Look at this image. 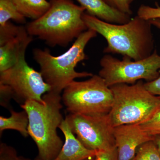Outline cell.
Wrapping results in <instances>:
<instances>
[{"instance_id": "6da1fadb", "label": "cell", "mask_w": 160, "mask_h": 160, "mask_svg": "<svg viewBox=\"0 0 160 160\" xmlns=\"http://www.w3.org/2000/svg\"><path fill=\"white\" fill-rule=\"evenodd\" d=\"M83 19L88 29L105 38L107 46L104 52L106 54L122 55L137 61L148 57L154 51L152 25L149 20L137 15L126 24H112L86 12Z\"/></svg>"}, {"instance_id": "7a4b0ae2", "label": "cell", "mask_w": 160, "mask_h": 160, "mask_svg": "<svg viewBox=\"0 0 160 160\" xmlns=\"http://www.w3.org/2000/svg\"><path fill=\"white\" fill-rule=\"evenodd\" d=\"M42 98L44 104L29 100L20 107L28 113V133L38 149L36 158L54 160L64 144L57 133V129L64 119L61 112L62 96L50 91Z\"/></svg>"}, {"instance_id": "3957f363", "label": "cell", "mask_w": 160, "mask_h": 160, "mask_svg": "<svg viewBox=\"0 0 160 160\" xmlns=\"http://www.w3.org/2000/svg\"><path fill=\"white\" fill-rule=\"evenodd\" d=\"M48 10L26 28L32 36L50 47H65L88 29L83 19L86 11L71 0H51Z\"/></svg>"}, {"instance_id": "277c9868", "label": "cell", "mask_w": 160, "mask_h": 160, "mask_svg": "<svg viewBox=\"0 0 160 160\" xmlns=\"http://www.w3.org/2000/svg\"><path fill=\"white\" fill-rule=\"evenodd\" d=\"M97 35L96 32L88 29L80 35L67 51L58 56L52 55L48 49H33V58L39 65L40 72L50 86V91L61 94L75 79L93 75L87 72L76 71L75 68L79 63L87 58L85 48Z\"/></svg>"}, {"instance_id": "5b68a950", "label": "cell", "mask_w": 160, "mask_h": 160, "mask_svg": "<svg viewBox=\"0 0 160 160\" xmlns=\"http://www.w3.org/2000/svg\"><path fill=\"white\" fill-rule=\"evenodd\" d=\"M142 80L132 84L110 86L113 102L108 115L113 127L125 124H141L160 109V99L146 89Z\"/></svg>"}, {"instance_id": "8992f818", "label": "cell", "mask_w": 160, "mask_h": 160, "mask_svg": "<svg viewBox=\"0 0 160 160\" xmlns=\"http://www.w3.org/2000/svg\"><path fill=\"white\" fill-rule=\"evenodd\" d=\"M62 102L69 113L108 114L113 102L110 87L98 74L73 81L63 90Z\"/></svg>"}, {"instance_id": "52a82bcc", "label": "cell", "mask_w": 160, "mask_h": 160, "mask_svg": "<svg viewBox=\"0 0 160 160\" xmlns=\"http://www.w3.org/2000/svg\"><path fill=\"white\" fill-rule=\"evenodd\" d=\"M100 75L107 86L134 84L140 80L151 82L160 75V55L156 49L148 57L133 60L127 57L120 60L106 54L100 62Z\"/></svg>"}, {"instance_id": "ba28073f", "label": "cell", "mask_w": 160, "mask_h": 160, "mask_svg": "<svg viewBox=\"0 0 160 160\" xmlns=\"http://www.w3.org/2000/svg\"><path fill=\"white\" fill-rule=\"evenodd\" d=\"M0 84L9 86L13 99L20 106L29 100L44 104L43 96L51 90L40 72L30 67L25 58L0 72Z\"/></svg>"}, {"instance_id": "9c48e42d", "label": "cell", "mask_w": 160, "mask_h": 160, "mask_svg": "<svg viewBox=\"0 0 160 160\" xmlns=\"http://www.w3.org/2000/svg\"><path fill=\"white\" fill-rule=\"evenodd\" d=\"M65 119L72 131L87 149L98 151L116 147L114 127L108 114L69 113Z\"/></svg>"}, {"instance_id": "30bf717a", "label": "cell", "mask_w": 160, "mask_h": 160, "mask_svg": "<svg viewBox=\"0 0 160 160\" xmlns=\"http://www.w3.org/2000/svg\"><path fill=\"white\" fill-rule=\"evenodd\" d=\"M118 160H131L138 148L144 143L153 139L143 130L140 124H125L113 128Z\"/></svg>"}, {"instance_id": "8fae6325", "label": "cell", "mask_w": 160, "mask_h": 160, "mask_svg": "<svg viewBox=\"0 0 160 160\" xmlns=\"http://www.w3.org/2000/svg\"><path fill=\"white\" fill-rule=\"evenodd\" d=\"M32 41L33 37L28 33L25 27L18 36L0 46V72L25 58L26 49Z\"/></svg>"}, {"instance_id": "7c38bea8", "label": "cell", "mask_w": 160, "mask_h": 160, "mask_svg": "<svg viewBox=\"0 0 160 160\" xmlns=\"http://www.w3.org/2000/svg\"><path fill=\"white\" fill-rule=\"evenodd\" d=\"M59 129L65 137V142L59 153L54 160H87L95 157L97 150L86 148L72 131L65 119Z\"/></svg>"}, {"instance_id": "4fadbf2b", "label": "cell", "mask_w": 160, "mask_h": 160, "mask_svg": "<svg viewBox=\"0 0 160 160\" xmlns=\"http://www.w3.org/2000/svg\"><path fill=\"white\" fill-rule=\"evenodd\" d=\"M85 8L87 14L112 24H124L128 22L131 16L115 9L104 0H76Z\"/></svg>"}, {"instance_id": "5bb4252c", "label": "cell", "mask_w": 160, "mask_h": 160, "mask_svg": "<svg viewBox=\"0 0 160 160\" xmlns=\"http://www.w3.org/2000/svg\"><path fill=\"white\" fill-rule=\"evenodd\" d=\"M11 115L9 118L0 116V135L7 129L16 130L25 138L28 137V128L29 120L28 113L23 109L20 112L15 111L12 109L9 110Z\"/></svg>"}, {"instance_id": "9a60e30c", "label": "cell", "mask_w": 160, "mask_h": 160, "mask_svg": "<svg viewBox=\"0 0 160 160\" xmlns=\"http://www.w3.org/2000/svg\"><path fill=\"white\" fill-rule=\"evenodd\" d=\"M18 11L26 18L37 19L50 7L47 0H12Z\"/></svg>"}, {"instance_id": "2e32d148", "label": "cell", "mask_w": 160, "mask_h": 160, "mask_svg": "<svg viewBox=\"0 0 160 160\" xmlns=\"http://www.w3.org/2000/svg\"><path fill=\"white\" fill-rule=\"evenodd\" d=\"M26 18L12 0H0V26H4L11 19L24 24L26 22Z\"/></svg>"}, {"instance_id": "e0dca14e", "label": "cell", "mask_w": 160, "mask_h": 160, "mask_svg": "<svg viewBox=\"0 0 160 160\" xmlns=\"http://www.w3.org/2000/svg\"><path fill=\"white\" fill-rule=\"evenodd\" d=\"M131 160H160V154L153 140L148 141L138 148Z\"/></svg>"}, {"instance_id": "ac0fdd59", "label": "cell", "mask_w": 160, "mask_h": 160, "mask_svg": "<svg viewBox=\"0 0 160 160\" xmlns=\"http://www.w3.org/2000/svg\"><path fill=\"white\" fill-rule=\"evenodd\" d=\"M25 28L24 26H17L10 22L0 26V46L16 37Z\"/></svg>"}, {"instance_id": "d6986e66", "label": "cell", "mask_w": 160, "mask_h": 160, "mask_svg": "<svg viewBox=\"0 0 160 160\" xmlns=\"http://www.w3.org/2000/svg\"><path fill=\"white\" fill-rule=\"evenodd\" d=\"M143 130L152 136L160 134V109L148 121L140 124Z\"/></svg>"}, {"instance_id": "ffe728a7", "label": "cell", "mask_w": 160, "mask_h": 160, "mask_svg": "<svg viewBox=\"0 0 160 160\" xmlns=\"http://www.w3.org/2000/svg\"><path fill=\"white\" fill-rule=\"evenodd\" d=\"M156 7L142 5L138 8L137 16L145 20L160 18V6L157 4Z\"/></svg>"}, {"instance_id": "44dd1931", "label": "cell", "mask_w": 160, "mask_h": 160, "mask_svg": "<svg viewBox=\"0 0 160 160\" xmlns=\"http://www.w3.org/2000/svg\"><path fill=\"white\" fill-rule=\"evenodd\" d=\"M112 7L123 13L132 14L131 5L133 0H104Z\"/></svg>"}, {"instance_id": "7402d4cb", "label": "cell", "mask_w": 160, "mask_h": 160, "mask_svg": "<svg viewBox=\"0 0 160 160\" xmlns=\"http://www.w3.org/2000/svg\"><path fill=\"white\" fill-rule=\"evenodd\" d=\"M13 98V94L9 86L4 84H0L1 106L9 110L12 109L10 105V102Z\"/></svg>"}, {"instance_id": "603a6c76", "label": "cell", "mask_w": 160, "mask_h": 160, "mask_svg": "<svg viewBox=\"0 0 160 160\" xmlns=\"http://www.w3.org/2000/svg\"><path fill=\"white\" fill-rule=\"evenodd\" d=\"M18 156L14 148L5 143L0 144V160H17Z\"/></svg>"}, {"instance_id": "cb8c5ba5", "label": "cell", "mask_w": 160, "mask_h": 160, "mask_svg": "<svg viewBox=\"0 0 160 160\" xmlns=\"http://www.w3.org/2000/svg\"><path fill=\"white\" fill-rule=\"evenodd\" d=\"M94 160H118L116 147L106 150H98Z\"/></svg>"}, {"instance_id": "d4e9b609", "label": "cell", "mask_w": 160, "mask_h": 160, "mask_svg": "<svg viewBox=\"0 0 160 160\" xmlns=\"http://www.w3.org/2000/svg\"><path fill=\"white\" fill-rule=\"evenodd\" d=\"M146 89L150 93L158 96L160 99V75L153 81L145 82Z\"/></svg>"}, {"instance_id": "484cf974", "label": "cell", "mask_w": 160, "mask_h": 160, "mask_svg": "<svg viewBox=\"0 0 160 160\" xmlns=\"http://www.w3.org/2000/svg\"><path fill=\"white\" fill-rule=\"evenodd\" d=\"M153 141L157 147L158 150L160 154V134L153 136Z\"/></svg>"}, {"instance_id": "4316f807", "label": "cell", "mask_w": 160, "mask_h": 160, "mask_svg": "<svg viewBox=\"0 0 160 160\" xmlns=\"http://www.w3.org/2000/svg\"><path fill=\"white\" fill-rule=\"evenodd\" d=\"M152 26H155L160 29V18L152 19L149 20Z\"/></svg>"}, {"instance_id": "83f0119b", "label": "cell", "mask_w": 160, "mask_h": 160, "mask_svg": "<svg viewBox=\"0 0 160 160\" xmlns=\"http://www.w3.org/2000/svg\"><path fill=\"white\" fill-rule=\"evenodd\" d=\"M17 160H32L28 158H25L23 156H18Z\"/></svg>"}, {"instance_id": "f1b7e54d", "label": "cell", "mask_w": 160, "mask_h": 160, "mask_svg": "<svg viewBox=\"0 0 160 160\" xmlns=\"http://www.w3.org/2000/svg\"><path fill=\"white\" fill-rule=\"evenodd\" d=\"M94 158H92L89 159H88L87 160H94ZM35 160H40L39 159H38L37 158H35Z\"/></svg>"}]
</instances>
